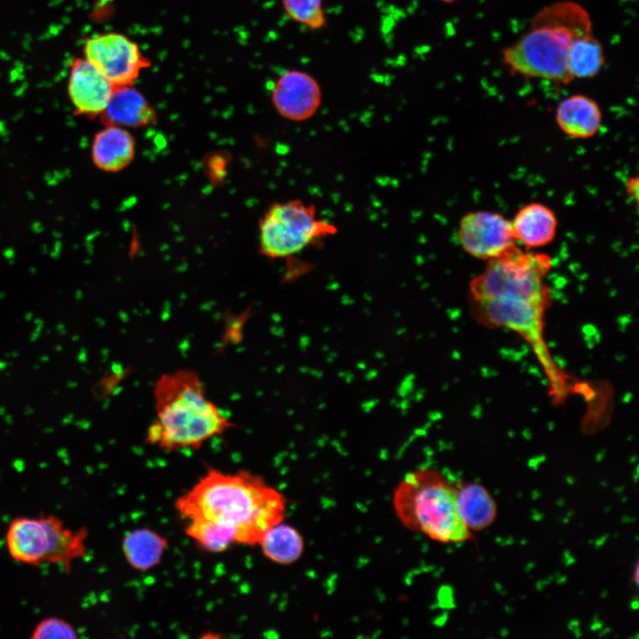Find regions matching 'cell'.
<instances>
[{"instance_id": "cell-10", "label": "cell", "mask_w": 639, "mask_h": 639, "mask_svg": "<svg viewBox=\"0 0 639 639\" xmlns=\"http://www.w3.org/2000/svg\"><path fill=\"white\" fill-rule=\"evenodd\" d=\"M271 100L283 118L302 122L312 118L322 101V91L317 79L301 69L284 71L275 81Z\"/></svg>"}, {"instance_id": "cell-14", "label": "cell", "mask_w": 639, "mask_h": 639, "mask_svg": "<svg viewBox=\"0 0 639 639\" xmlns=\"http://www.w3.org/2000/svg\"><path fill=\"white\" fill-rule=\"evenodd\" d=\"M100 118L104 125L141 128L156 120V112L139 91L126 85L114 87Z\"/></svg>"}, {"instance_id": "cell-4", "label": "cell", "mask_w": 639, "mask_h": 639, "mask_svg": "<svg viewBox=\"0 0 639 639\" xmlns=\"http://www.w3.org/2000/svg\"><path fill=\"white\" fill-rule=\"evenodd\" d=\"M592 33L588 11L572 1L556 2L541 8L529 29L502 51L504 65L512 73L567 84L572 81L567 67L572 42Z\"/></svg>"}, {"instance_id": "cell-2", "label": "cell", "mask_w": 639, "mask_h": 639, "mask_svg": "<svg viewBox=\"0 0 639 639\" xmlns=\"http://www.w3.org/2000/svg\"><path fill=\"white\" fill-rule=\"evenodd\" d=\"M186 520L204 518L231 530L238 544H257L264 533L283 521L284 496L263 477L248 470L234 473L210 468L175 503Z\"/></svg>"}, {"instance_id": "cell-1", "label": "cell", "mask_w": 639, "mask_h": 639, "mask_svg": "<svg viewBox=\"0 0 639 639\" xmlns=\"http://www.w3.org/2000/svg\"><path fill=\"white\" fill-rule=\"evenodd\" d=\"M551 266L549 255L517 245L487 260L469 284L478 319L540 343L549 299L545 279Z\"/></svg>"}, {"instance_id": "cell-3", "label": "cell", "mask_w": 639, "mask_h": 639, "mask_svg": "<svg viewBox=\"0 0 639 639\" xmlns=\"http://www.w3.org/2000/svg\"><path fill=\"white\" fill-rule=\"evenodd\" d=\"M154 418L146 442L165 452L199 449L235 425L208 396L192 369L162 375L154 386Z\"/></svg>"}, {"instance_id": "cell-9", "label": "cell", "mask_w": 639, "mask_h": 639, "mask_svg": "<svg viewBox=\"0 0 639 639\" xmlns=\"http://www.w3.org/2000/svg\"><path fill=\"white\" fill-rule=\"evenodd\" d=\"M457 239L467 254L486 261L517 243L510 220L501 213L489 210L466 213L459 222Z\"/></svg>"}, {"instance_id": "cell-8", "label": "cell", "mask_w": 639, "mask_h": 639, "mask_svg": "<svg viewBox=\"0 0 639 639\" xmlns=\"http://www.w3.org/2000/svg\"><path fill=\"white\" fill-rule=\"evenodd\" d=\"M85 59L114 85H133L141 71L150 66L138 45L126 36L106 32L85 40Z\"/></svg>"}, {"instance_id": "cell-18", "label": "cell", "mask_w": 639, "mask_h": 639, "mask_svg": "<svg viewBox=\"0 0 639 639\" xmlns=\"http://www.w3.org/2000/svg\"><path fill=\"white\" fill-rule=\"evenodd\" d=\"M257 544L265 557L280 564H290L297 561L304 547L301 533L282 522L268 529Z\"/></svg>"}, {"instance_id": "cell-13", "label": "cell", "mask_w": 639, "mask_h": 639, "mask_svg": "<svg viewBox=\"0 0 639 639\" xmlns=\"http://www.w3.org/2000/svg\"><path fill=\"white\" fill-rule=\"evenodd\" d=\"M516 242L526 249L550 244L557 232L556 213L541 202H530L521 207L510 220Z\"/></svg>"}, {"instance_id": "cell-7", "label": "cell", "mask_w": 639, "mask_h": 639, "mask_svg": "<svg viewBox=\"0 0 639 639\" xmlns=\"http://www.w3.org/2000/svg\"><path fill=\"white\" fill-rule=\"evenodd\" d=\"M259 250L269 258L293 256L336 233V226L317 217L316 208L301 200L275 202L259 221Z\"/></svg>"}, {"instance_id": "cell-15", "label": "cell", "mask_w": 639, "mask_h": 639, "mask_svg": "<svg viewBox=\"0 0 639 639\" xmlns=\"http://www.w3.org/2000/svg\"><path fill=\"white\" fill-rule=\"evenodd\" d=\"M599 105L593 99L575 94L563 99L556 111V122L567 136L577 139L594 137L602 124Z\"/></svg>"}, {"instance_id": "cell-19", "label": "cell", "mask_w": 639, "mask_h": 639, "mask_svg": "<svg viewBox=\"0 0 639 639\" xmlns=\"http://www.w3.org/2000/svg\"><path fill=\"white\" fill-rule=\"evenodd\" d=\"M605 63L601 42L593 36L576 38L570 46L567 67L572 80L589 79L596 76Z\"/></svg>"}, {"instance_id": "cell-22", "label": "cell", "mask_w": 639, "mask_h": 639, "mask_svg": "<svg viewBox=\"0 0 639 639\" xmlns=\"http://www.w3.org/2000/svg\"><path fill=\"white\" fill-rule=\"evenodd\" d=\"M77 636L76 630L70 623L59 618L49 617L37 623L31 638L75 639Z\"/></svg>"}, {"instance_id": "cell-24", "label": "cell", "mask_w": 639, "mask_h": 639, "mask_svg": "<svg viewBox=\"0 0 639 639\" xmlns=\"http://www.w3.org/2000/svg\"><path fill=\"white\" fill-rule=\"evenodd\" d=\"M440 1L445 4H454V3L457 2L458 0H440Z\"/></svg>"}, {"instance_id": "cell-6", "label": "cell", "mask_w": 639, "mask_h": 639, "mask_svg": "<svg viewBox=\"0 0 639 639\" xmlns=\"http://www.w3.org/2000/svg\"><path fill=\"white\" fill-rule=\"evenodd\" d=\"M88 531L71 529L53 515L20 517L9 524L5 542L17 562L39 565L59 564L67 572L72 564L86 556Z\"/></svg>"}, {"instance_id": "cell-12", "label": "cell", "mask_w": 639, "mask_h": 639, "mask_svg": "<svg viewBox=\"0 0 639 639\" xmlns=\"http://www.w3.org/2000/svg\"><path fill=\"white\" fill-rule=\"evenodd\" d=\"M91 153L92 162L99 170L118 172L134 160L136 141L128 129L104 125L93 137Z\"/></svg>"}, {"instance_id": "cell-21", "label": "cell", "mask_w": 639, "mask_h": 639, "mask_svg": "<svg viewBox=\"0 0 639 639\" xmlns=\"http://www.w3.org/2000/svg\"><path fill=\"white\" fill-rule=\"evenodd\" d=\"M290 20L311 31H318L327 25L323 0H280Z\"/></svg>"}, {"instance_id": "cell-17", "label": "cell", "mask_w": 639, "mask_h": 639, "mask_svg": "<svg viewBox=\"0 0 639 639\" xmlns=\"http://www.w3.org/2000/svg\"><path fill=\"white\" fill-rule=\"evenodd\" d=\"M167 548L168 540L149 528L130 531L122 541L126 561L138 571H148L158 565Z\"/></svg>"}, {"instance_id": "cell-16", "label": "cell", "mask_w": 639, "mask_h": 639, "mask_svg": "<svg viewBox=\"0 0 639 639\" xmlns=\"http://www.w3.org/2000/svg\"><path fill=\"white\" fill-rule=\"evenodd\" d=\"M454 487L460 517L469 531H481L493 524L496 504L482 485L466 482Z\"/></svg>"}, {"instance_id": "cell-23", "label": "cell", "mask_w": 639, "mask_h": 639, "mask_svg": "<svg viewBox=\"0 0 639 639\" xmlns=\"http://www.w3.org/2000/svg\"><path fill=\"white\" fill-rule=\"evenodd\" d=\"M626 192L634 200H637L638 178L632 177L626 182Z\"/></svg>"}, {"instance_id": "cell-11", "label": "cell", "mask_w": 639, "mask_h": 639, "mask_svg": "<svg viewBox=\"0 0 639 639\" xmlns=\"http://www.w3.org/2000/svg\"><path fill=\"white\" fill-rule=\"evenodd\" d=\"M114 89L109 80L85 58L75 59L71 63L67 93L78 115L100 116Z\"/></svg>"}, {"instance_id": "cell-5", "label": "cell", "mask_w": 639, "mask_h": 639, "mask_svg": "<svg viewBox=\"0 0 639 639\" xmlns=\"http://www.w3.org/2000/svg\"><path fill=\"white\" fill-rule=\"evenodd\" d=\"M393 506L406 528L432 540L459 543L472 539L458 511L455 487L436 470L407 474L394 492Z\"/></svg>"}, {"instance_id": "cell-20", "label": "cell", "mask_w": 639, "mask_h": 639, "mask_svg": "<svg viewBox=\"0 0 639 639\" xmlns=\"http://www.w3.org/2000/svg\"><path fill=\"white\" fill-rule=\"evenodd\" d=\"M187 521L185 534L199 547L214 553L226 550L236 543L234 533L225 526L204 518H192Z\"/></svg>"}]
</instances>
